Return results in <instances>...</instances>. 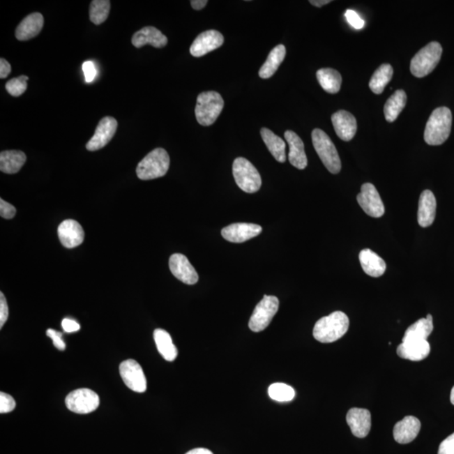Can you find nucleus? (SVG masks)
I'll use <instances>...</instances> for the list:
<instances>
[{
	"label": "nucleus",
	"mask_w": 454,
	"mask_h": 454,
	"mask_svg": "<svg viewBox=\"0 0 454 454\" xmlns=\"http://www.w3.org/2000/svg\"><path fill=\"white\" fill-rule=\"evenodd\" d=\"M421 430V421L415 416H407L395 425L393 435L400 444L411 443Z\"/></svg>",
	"instance_id": "nucleus-19"
},
{
	"label": "nucleus",
	"mask_w": 454,
	"mask_h": 454,
	"mask_svg": "<svg viewBox=\"0 0 454 454\" xmlns=\"http://www.w3.org/2000/svg\"><path fill=\"white\" fill-rule=\"evenodd\" d=\"M443 47L439 43L432 42L421 49L411 62V72L416 77H423L434 70L440 62Z\"/></svg>",
	"instance_id": "nucleus-6"
},
{
	"label": "nucleus",
	"mask_w": 454,
	"mask_h": 454,
	"mask_svg": "<svg viewBox=\"0 0 454 454\" xmlns=\"http://www.w3.org/2000/svg\"><path fill=\"white\" fill-rule=\"evenodd\" d=\"M153 338L158 350L163 358L169 362L174 361L178 356V349L174 345L169 333L165 330L156 329L154 331Z\"/></svg>",
	"instance_id": "nucleus-28"
},
{
	"label": "nucleus",
	"mask_w": 454,
	"mask_h": 454,
	"mask_svg": "<svg viewBox=\"0 0 454 454\" xmlns=\"http://www.w3.org/2000/svg\"><path fill=\"white\" fill-rule=\"evenodd\" d=\"M286 55V48L284 45H279L270 52L267 60L262 66L259 70V76L262 79L267 80L271 77L278 68H280V64L283 63Z\"/></svg>",
	"instance_id": "nucleus-30"
},
{
	"label": "nucleus",
	"mask_w": 454,
	"mask_h": 454,
	"mask_svg": "<svg viewBox=\"0 0 454 454\" xmlns=\"http://www.w3.org/2000/svg\"><path fill=\"white\" fill-rule=\"evenodd\" d=\"M192 8L195 10H200L206 6L207 0H192L190 2Z\"/></svg>",
	"instance_id": "nucleus-46"
},
{
	"label": "nucleus",
	"mask_w": 454,
	"mask_h": 454,
	"mask_svg": "<svg viewBox=\"0 0 454 454\" xmlns=\"http://www.w3.org/2000/svg\"><path fill=\"white\" fill-rule=\"evenodd\" d=\"M359 261L366 275L374 278L382 276L386 270V264L382 257L369 248L359 253Z\"/></svg>",
	"instance_id": "nucleus-25"
},
{
	"label": "nucleus",
	"mask_w": 454,
	"mask_h": 454,
	"mask_svg": "<svg viewBox=\"0 0 454 454\" xmlns=\"http://www.w3.org/2000/svg\"><path fill=\"white\" fill-rule=\"evenodd\" d=\"M169 268L174 276L186 285H195L199 280L196 270L185 255L175 253L169 259Z\"/></svg>",
	"instance_id": "nucleus-14"
},
{
	"label": "nucleus",
	"mask_w": 454,
	"mask_h": 454,
	"mask_svg": "<svg viewBox=\"0 0 454 454\" xmlns=\"http://www.w3.org/2000/svg\"><path fill=\"white\" fill-rule=\"evenodd\" d=\"M269 398L279 402H289L296 396L294 388L284 383H275L268 388Z\"/></svg>",
	"instance_id": "nucleus-35"
},
{
	"label": "nucleus",
	"mask_w": 454,
	"mask_h": 454,
	"mask_svg": "<svg viewBox=\"0 0 454 454\" xmlns=\"http://www.w3.org/2000/svg\"><path fill=\"white\" fill-rule=\"evenodd\" d=\"M83 71L86 83H92L97 75L95 64L91 61H86L83 64Z\"/></svg>",
	"instance_id": "nucleus-41"
},
{
	"label": "nucleus",
	"mask_w": 454,
	"mask_h": 454,
	"mask_svg": "<svg viewBox=\"0 0 454 454\" xmlns=\"http://www.w3.org/2000/svg\"><path fill=\"white\" fill-rule=\"evenodd\" d=\"M331 0H310V3L316 7H322L331 3Z\"/></svg>",
	"instance_id": "nucleus-48"
},
{
	"label": "nucleus",
	"mask_w": 454,
	"mask_h": 454,
	"mask_svg": "<svg viewBox=\"0 0 454 454\" xmlns=\"http://www.w3.org/2000/svg\"><path fill=\"white\" fill-rule=\"evenodd\" d=\"M26 161V154L22 151H3L0 153V170L8 174L18 173Z\"/></svg>",
	"instance_id": "nucleus-27"
},
{
	"label": "nucleus",
	"mask_w": 454,
	"mask_h": 454,
	"mask_svg": "<svg viewBox=\"0 0 454 454\" xmlns=\"http://www.w3.org/2000/svg\"><path fill=\"white\" fill-rule=\"evenodd\" d=\"M433 331L432 315L426 318L420 319L414 324L409 326L404 333L402 342L427 340Z\"/></svg>",
	"instance_id": "nucleus-26"
},
{
	"label": "nucleus",
	"mask_w": 454,
	"mask_h": 454,
	"mask_svg": "<svg viewBox=\"0 0 454 454\" xmlns=\"http://www.w3.org/2000/svg\"><path fill=\"white\" fill-rule=\"evenodd\" d=\"M170 158L167 151L156 149L142 159L137 167V177L142 180H151L163 177L169 171Z\"/></svg>",
	"instance_id": "nucleus-3"
},
{
	"label": "nucleus",
	"mask_w": 454,
	"mask_h": 454,
	"mask_svg": "<svg viewBox=\"0 0 454 454\" xmlns=\"http://www.w3.org/2000/svg\"><path fill=\"white\" fill-rule=\"evenodd\" d=\"M360 207L368 215L379 218L384 214V206L377 190L372 183H366L361 187V192L358 195Z\"/></svg>",
	"instance_id": "nucleus-10"
},
{
	"label": "nucleus",
	"mask_w": 454,
	"mask_h": 454,
	"mask_svg": "<svg viewBox=\"0 0 454 454\" xmlns=\"http://www.w3.org/2000/svg\"><path fill=\"white\" fill-rule=\"evenodd\" d=\"M47 337L52 338L53 345L59 350H65L66 349V345H65L64 341L63 340V333H59L53 329H48L47 331Z\"/></svg>",
	"instance_id": "nucleus-39"
},
{
	"label": "nucleus",
	"mask_w": 454,
	"mask_h": 454,
	"mask_svg": "<svg viewBox=\"0 0 454 454\" xmlns=\"http://www.w3.org/2000/svg\"><path fill=\"white\" fill-rule=\"evenodd\" d=\"M285 138L287 141L289 151V161L298 169H305L308 167V157L305 151L304 142L296 133L292 130H287L285 133Z\"/></svg>",
	"instance_id": "nucleus-20"
},
{
	"label": "nucleus",
	"mask_w": 454,
	"mask_h": 454,
	"mask_svg": "<svg viewBox=\"0 0 454 454\" xmlns=\"http://www.w3.org/2000/svg\"><path fill=\"white\" fill-rule=\"evenodd\" d=\"M16 209L10 203L5 202L3 199H0V215L3 218L10 220L15 218Z\"/></svg>",
	"instance_id": "nucleus-40"
},
{
	"label": "nucleus",
	"mask_w": 454,
	"mask_h": 454,
	"mask_svg": "<svg viewBox=\"0 0 454 454\" xmlns=\"http://www.w3.org/2000/svg\"><path fill=\"white\" fill-rule=\"evenodd\" d=\"M120 374L126 386L137 393L146 391V379L142 368L133 359L126 360L120 365Z\"/></svg>",
	"instance_id": "nucleus-11"
},
{
	"label": "nucleus",
	"mask_w": 454,
	"mask_h": 454,
	"mask_svg": "<svg viewBox=\"0 0 454 454\" xmlns=\"http://www.w3.org/2000/svg\"><path fill=\"white\" fill-rule=\"evenodd\" d=\"M347 423L351 433L359 439L369 435L371 429V414L363 408H351L347 414Z\"/></svg>",
	"instance_id": "nucleus-16"
},
{
	"label": "nucleus",
	"mask_w": 454,
	"mask_h": 454,
	"mask_svg": "<svg viewBox=\"0 0 454 454\" xmlns=\"http://www.w3.org/2000/svg\"><path fill=\"white\" fill-rule=\"evenodd\" d=\"M57 233L61 243L67 248L79 247L84 240V229L75 220H64L60 224Z\"/></svg>",
	"instance_id": "nucleus-17"
},
{
	"label": "nucleus",
	"mask_w": 454,
	"mask_h": 454,
	"mask_svg": "<svg viewBox=\"0 0 454 454\" xmlns=\"http://www.w3.org/2000/svg\"><path fill=\"white\" fill-rule=\"evenodd\" d=\"M261 136L273 157L278 162H285L286 161V144L283 139L278 137L268 128L261 130Z\"/></svg>",
	"instance_id": "nucleus-29"
},
{
	"label": "nucleus",
	"mask_w": 454,
	"mask_h": 454,
	"mask_svg": "<svg viewBox=\"0 0 454 454\" xmlns=\"http://www.w3.org/2000/svg\"><path fill=\"white\" fill-rule=\"evenodd\" d=\"M117 128L118 122L116 119L110 116L104 117L97 126L95 135L86 145V149L90 151L103 149L112 141Z\"/></svg>",
	"instance_id": "nucleus-12"
},
{
	"label": "nucleus",
	"mask_w": 454,
	"mask_h": 454,
	"mask_svg": "<svg viewBox=\"0 0 454 454\" xmlns=\"http://www.w3.org/2000/svg\"><path fill=\"white\" fill-rule=\"evenodd\" d=\"M262 232L259 225L252 223H234L226 227L222 230L225 239L231 243H241L250 240Z\"/></svg>",
	"instance_id": "nucleus-15"
},
{
	"label": "nucleus",
	"mask_w": 454,
	"mask_h": 454,
	"mask_svg": "<svg viewBox=\"0 0 454 454\" xmlns=\"http://www.w3.org/2000/svg\"><path fill=\"white\" fill-rule=\"evenodd\" d=\"M62 326L65 333H76V331H80V325L79 323L68 318L63 319Z\"/></svg>",
	"instance_id": "nucleus-44"
},
{
	"label": "nucleus",
	"mask_w": 454,
	"mask_h": 454,
	"mask_svg": "<svg viewBox=\"0 0 454 454\" xmlns=\"http://www.w3.org/2000/svg\"><path fill=\"white\" fill-rule=\"evenodd\" d=\"M312 142L319 158L330 173L337 174L342 169L340 157L333 141L321 129H315L312 134Z\"/></svg>",
	"instance_id": "nucleus-4"
},
{
	"label": "nucleus",
	"mask_w": 454,
	"mask_h": 454,
	"mask_svg": "<svg viewBox=\"0 0 454 454\" xmlns=\"http://www.w3.org/2000/svg\"><path fill=\"white\" fill-rule=\"evenodd\" d=\"M345 16L347 22L357 30L363 28L365 27V20L360 18V16L354 10H347L345 13Z\"/></svg>",
	"instance_id": "nucleus-38"
},
{
	"label": "nucleus",
	"mask_w": 454,
	"mask_h": 454,
	"mask_svg": "<svg viewBox=\"0 0 454 454\" xmlns=\"http://www.w3.org/2000/svg\"><path fill=\"white\" fill-rule=\"evenodd\" d=\"M233 176L237 186L248 194L256 193L262 186L259 171L251 162L244 158H237L232 165Z\"/></svg>",
	"instance_id": "nucleus-7"
},
{
	"label": "nucleus",
	"mask_w": 454,
	"mask_h": 454,
	"mask_svg": "<svg viewBox=\"0 0 454 454\" xmlns=\"http://www.w3.org/2000/svg\"><path fill=\"white\" fill-rule=\"evenodd\" d=\"M11 66L5 59H0V79H6L10 75Z\"/></svg>",
	"instance_id": "nucleus-45"
},
{
	"label": "nucleus",
	"mask_w": 454,
	"mask_h": 454,
	"mask_svg": "<svg viewBox=\"0 0 454 454\" xmlns=\"http://www.w3.org/2000/svg\"><path fill=\"white\" fill-rule=\"evenodd\" d=\"M65 403L69 411L77 414H89L100 406V398L89 388H79L68 394Z\"/></svg>",
	"instance_id": "nucleus-9"
},
{
	"label": "nucleus",
	"mask_w": 454,
	"mask_h": 454,
	"mask_svg": "<svg viewBox=\"0 0 454 454\" xmlns=\"http://www.w3.org/2000/svg\"><path fill=\"white\" fill-rule=\"evenodd\" d=\"M223 43V36L219 31L210 30L202 32L192 43L190 54L195 57L203 56L222 47Z\"/></svg>",
	"instance_id": "nucleus-13"
},
{
	"label": "nucleus",
	"mask_w": 454,
	"mask_h": 454,
	"mask_svg": "<svg viewBox=\"0 0 454 454\" xmlns=\"http://www.w3.org/2000/svg\"><path fill=\"white\" fill-rule=\"evenodd\" d=\"M439 454H454V432L441 441Z\"/></svg>",
	"instance_id": "nucleus-43"
},
{
	"label": "nucleus",
	"mask_w": 454,
	"mask_h": 454,
	"mask_svg": "<svg viewBox=\"0 0 454 454\" xmlns=\"http://www.w3.org/2000/svg\"><path fill=\"white\" fill-rule=\"evenodd\" d=\"M437 200L431 190L421 193L418 204L417 220L421 227H430L436 218Z\"/></svg>",
	"instance_id": "nucleus-22"
},
{
	"label": "nucleus",
	"mask_w": 454,
	"mask_h": 454,
	"mask_svg": "<svg viewBox=\"0 0 454 454\" xmlns=\"http://www.w3.org/2000/svg\"><path fill=\"white\" fill-rule=\"evenodd\" d=\"M28 80L29 77L24 75L10 80L6 85L7 92L14 97L22 96L27 91Z\"/></svg>",
	"instance_id": "nucleus-36"
},
{
	"label": "nucleus",
	"mask_w": 454,
	"mask_h": 454,
	"mask_svg": "<svg viewBox=\"0 0 454 454\" xmlns=\"http://www.w3.org/2000/svg\"><path fill=\"white\" fill-rule=\"evenodd\" d=\"M393 73V68L390 64H382L372 76L370 81V88L376 95H380L386 86L390 83Z\"/></svg>",
	"instance_id": "nucleus-33"
},
{
	"label": "nucleus",
	"mask_w": 454,
	"mask_h": 454,
	"mask_svg": "<svg viewBox=\"0 0 454 454\" xmlns=\"http://www.w3.org/2000/svg\"><path fill=\"white\" fill-rule=\"evenodd\" d=\"M224 107L222 96L215 91L199 93L195 107L196 120L199 125L209 126L218 120Z\"/></svg>",
	"instance_id": "nucleus-5"
},
{
	"label": "nucleus",
	"mask_w": 454,
	"mask_h": 454,
	"mask_svg": "<svg viewBox=\"0 0 454 454\" xmlns=\"http://www.w3.org/2000/svg\"><path fill=\"white\" fill-rule=\"evenodd\" d=\"M8 317H9V308H8L6 298L1 292L0 293V328L6 324Z\"/></svg>",
	"instance_id": "nucleus-42"
},
{
	"label": "nucleus",
	"mask_w": 454,
	"mask_h": 454,
	"mask_svg": "<svg viewBox=\"0 0 454 454\" xmlns=\"http://www.w3.org/2000/svg\"><path fill=\"white\" fill-rule=\"evenodd\" d=\"M452 120L451 110L448 108L439 107L434 109L425 128V142L431 146L443 144L451 133Z\"/></svg>",
	"instance_id": "nucleus-2"
},
{
	"label": "nucleus",
	"mask_w": 454,
	"mask_h": 454,
	"mask_svg": "<svg viewBox=\"0 0 454 454\" xmlns=\"http://www.w3.org/2000/svg\"><path fill=\"white\" fill-rule=\"evenodd\" d=\"M431 346L427 340L402 342L398 347L400 358L411 361H421L430 354Z\"/></svg>",
	"instance_id": "nucleus-24"
},
{
	"label": "nucleus",
	"mask_w": 454,
	"mask_h": 454,
	"mask_svg": "<svg viewBox=\"0 0 454 454\" xmlns=\"http://www.w3.org/2000/svg\"><path fill=\"white\" fill-rule=\"evenodd\" d=\"M15 406V400L11 395L6 394V393H0V412H1V414H6V413L14 411Z\"/></svg>",
	"instance_id": "nucleus-37"
},
{
	"label": "nucleus",
	"mask_w": 454,
	"mask_h": 454,
	"mask_svg": "<svg viewBox=\"0 0 454 454\" xmlns=\"http://www.w3.org/2000/svg\"><path fill=\"white\" fill-rule=\"evenodd\" d=\"M109 10L110 1L109 0H93L90 3L89 19L96 26H99L107 20Z\"/></svg>",
	"instance_id": "nucleus-34"
},
{
	"label": "nucleus",
	"mask_w": 454,
	"mask_h": 454,
	"mask_svg": "<svg viewBox=\"0 0 454 454\" xmlns=\"http://www.w3.org/2000/svg\"><path fill=\"white\" fill-rule=\"evenodd\" d=\"M133 46L141 48L146 45H151L156 48H162L167 46V38L158 29L153 27L142 28L134 34L132 39Z\"/></svg>",
	"instance_id": "nucleus-21"
},
{
	"label": "nucleus",
	"mask_w": 454,
	"mask_h": 454,
	"mask_svg": "<svg viewBox=\"0 0 454 454\" xmlns=\"http://www.w3.org/2000/svg\"><path fill=\"white\" fill-rule=\"evenodd\" d=\"M186 454H213V453L209 449L200 448L192 449Z\"/></svg>",
	"instance_id": "nucleus-47"
},
{
	"label": "nucleus",
	"mask_w": 454,
	"mask_h": 454,
	"mask_svg": "<svg viewBox=\"0 0 454 454\" xmlns=\"http://www.w3.org/2000/svg\"><path fill=\"white\" fill-rule=\"evenodd\" d=\"M279 298L273 296H264L253 312L248 326L255 333H260L267 328L279 310Z\"/></svg>",
	"instance_id": "nucleus-8"
},
{
	"label": "nucleus",
	"mask_w": 454,
	"mask_h": 454,
	"mask_svg": "<svg viewBox=\"0 0 454 454\" xmlns=\"http://www.w3.org/2000/svg\"><path fill=\"white\" fill-rule=\"evenodd\" d=\"M407 96L404 90L400 89L388 98L384 105V113L388 122H394L407 105Z\"/></svg>",
	"instance_id": "nucleus-31"
},
{
	"label": "nucleus",
	"mask_w": 454,
	"mask_h": 454,
	"mask_svg": "<svg viewBox=\"0 0 454 454\" xmlns=\"http://www.w3.org/2000/svg\"><path fill=\"white\" fill-rule=\"evenodd\" d=\"M319 84L326 92L337 93L340 91L342 85V76L337 70L333 68H321L317 73Z\"/></svg>",
	"instance_id": "nucleus-32"
},
{
	"label": "nucleus",
	"mask_w": 454,
	"mask_h": 454,
	"mask_svg": "<svg viewBox=\"0 0 454 454\" xmlns=\"http://www.w3.org/2000/svg\"><path fill=\"white\" fill-rule=\"evenodd\" d=\"M335 132L342 141L349 142L357 133L356 118L346 110H339L331 116Z\"/></svg>",
	"instance_id": "nucleus-18"
},
{
	"label": "nucleus",
	"mask_w": 454,
	"mask_h": 454,
	"mask_svg": "<svg viewBox=\"0 0 454 454\" xmlns=\"http://www.w3.org/2000/svg\"><path fill=\"white\" fill-rule=\"evenodd\" d=\"M43 26L44 18L42 14L36 12L29 15L16 28V38L22 42L34 38L42 31Z\"/></svg>",
	"instance_id": "nucleus-23"
},
{
	"label": "nucleus",
	"mask_w": 454,
	"mask_h": 454,
	"mask_svg": "<svg viewBox=\"0 0 454 454\" xmlns=\"http://www.w3.org/2000/svg\"><path fill=\"white\" fill-rule=\"evenodd\" d=\"M349 328V319L345 313L335 312L319 320L313 329V336L322 343L334 342L342 338Z\"/></svg>",
	"instance_id": "nucleus-1"
},
{
	"label": "nucleus",
	"mask_w": 454,
	"mask_h": 454,
	"mask_svg": "<svg viewBox=\"0 0 454 454\" xmlns=\"http://www.w3.org/2000/svg\"><path fill=\"white\" fill-rule=\"evenodd\" d=\"M450 400H451V403L454 406V386L452 388L451 395H450Z\"/></svg>",
	"instance_id": "nucleus-49"
}]
</instances>
